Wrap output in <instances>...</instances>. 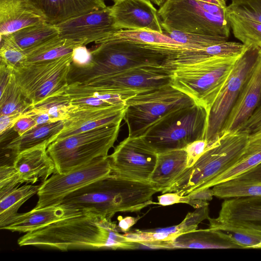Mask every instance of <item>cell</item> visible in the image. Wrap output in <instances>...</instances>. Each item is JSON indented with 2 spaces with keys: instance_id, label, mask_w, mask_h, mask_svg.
<instances>
[{
  "instance_id": "obj_1",
  "label": "cell",
  "mask_w": 261,
  "mask_h": 261,
  "mask_svg": "<svg viewBox=\"0 0 261 261\" xmlns=\"http://www.w3.org/2000/svg\"><path fill=\"white\" fill-rule=\"evenodd\" d=\"M111 218L94 212L83 213L25 233L18 239L20 246L71 249H135L140 244L130 241Z\"/></svg>"
},
{
  "instance_id": "obj_2",
  "label": "cell",
  "mask_w": 261,
  "mask_h": 261,
  "mask_svg": "<svg viewBox=\"0 0 261 261\" xmlns=\"http://www.w3.org/2000/svg\"><path fill=\"white\" fill-rule=\"evenodd\" d=\"M157 192L150 183L111 174L71 193L61 203L112 219L118 212H139L156 203L152 199Z\"/></svg>"
},
{
  "instance_id": "obj_3",
  "label": "cell",
  "mask_w": 261,
  "mask_h": 261,
  "mask_svg": "<svg viewBox=\"0 0 261 261\" xmlns=\"http://www.w3.org/2000/svg\"><path fill=\"white\" fill-rule=\"evenodd\" d=\"M91 50L92 61L84 68L71 64L68 84H87L102 76L129 68L153 64H163L177 51L136 43L112 40L97 44Z\"/></svg>"
},
{
  "instance_id": "obj_4",
  "label": "cell",
  "mask_w": 261,
  "mask_h": 261,
  "mask_svg": "<svg viewBox=\"0 0 261 261\" xmlns=\"http://www.w3.org/2000/svg\"><path fill=\"white\" fill-rule=\"evenodd\" d=\"M248 137L246 133L238 130L221 134L162 193L176 192L185 196L211 188L213 181L238 161Z\"/></svg>"
},
{
  "instance_id": "obj_5",
  "label": "cell",
  "mask_w": 261,
  "mask_h": 261,
  "mask_svg": "<svg viewBox=\"0 0 261 261\" xmlns=\"http://www.w3.org/2000/svg\"><path fill=\"white\" fill-rule=\"evenodd\" d=\"M240 57L215 56L187 64L165 62L170 84L204 109H211Z\"/></svg>"
},
{
  "instance_id": "obj_6",
  "label": "cell",
  "mask_w": 261,
  "mask_h": 261,
  "mask_svg": "<svg viewBox=\"0 0 261 261\" xmlns=\"http://www.w3.org/2000/svg\"><path fill=\"white\" fill-rule=\"evenodd\" d=\"M158 12L162 26L226 39L229 36L226 0H166Z\"/></svg>"
},
{
  "instance_id": "obj_7",
  "label": "cell",
  "mask_w": 261,
  "mask_h": 261,
  "mask_svg": "<svg viewBox=\"0 0 261 261\" xmlns=\"http://www.w3.org/2000/svg\"><path fill=\"white\" fill-rule=\"evenodd\" d=\"M122 121L113 123L53 142L47 151L56 172L64 174L108 155L117 139Z\"/></svg>"
},
{
  "instance_id": "obj_8",
  "label": "cell",
  "mask_w": 261,
  "mask_h": 261,
  "mask_svg": "<svg viewBox=\"0 0 261 261\" xmlns=\"http://www.w3.org/2000/svg\"><path fill=\"white\" fill-rule=\"evenodd\" d=\"M207 121L205 110L194 103L167 113L142 136L157 153L185 148L196 140L204 139Z\"/></svg>"
},
{
  "instance_id": "obj_9",
  "label": "cell",
  "mask_w": 261,
  "mask_h": 261,
  "mask_svg": "<svg viewBox=\"0 0 261 261\" xmlns=\"http://www.w3.org/2000/svg\"><path fill=\"white\" fill-rule=\"evenodd\" d=\"M194 101L169 83L138 92L126 103L124 119L129 136H142L158 119Z\"/></svg>"
},
{
  "instance_id": "obj_10",
  "label": "cell",
  "mask_w": 261,
  "mask_h": 261,
  "mask_svg": "<svg viewBox=\"0 0 261 261\" xmlns=\"http://www.w3.org/2000/svg\"><path fill=\"white\" fill-rule=\"evenodd\" d=\"M72 61V53L49 60L27 62L13 72L31 106L65 92Z\"/></svg>"
},
{
  "instance_id": "obj_11",
  "label": "cell",
  "mask_w": 261,
  "mask_h": 261,
  "mask_svg": "<svg viewBox=\"0 0 261 261\" xmlns=\"http://www.w3.org/2000/svg\"><path fill=\"white\" fill-rule=\"evenodd\" d=\"M261 47L247 46L238 59L208 116L204 139L210 146L220 136L224 123L234 106L246 80L258 56Z\"/></svg>"
},
{
  "instance_id": "obj_12",
  "label": "cell",
  "mask_w": 261,
  "mask_h": 261,
  "mask_svg": "<svg viewBox=\"0 0 261 261\" xmlns=\"http://www.w3.org/2000/svg\"><path fill=\"white\" fill-rule=\"evenodd\" d=\"M111 174L109 155L64 174L56 172L40 184L37 194L38 200L34 208L59 204L71 193Z\"/></svg>"
},
{
  "instance_id": "obj_13",
  "label": "cell",
  "mask_w": 261,
  "mask_h": 261,
  "mask_svg": "<svg viewBox=\"0 0 261 261\" xmlns=\"http://www.w3.org/2000/svg\"><path fill=\"white\" fill-rule=\"evenodd\" d=\"M157 156V152L142 136H128L109 155L112 174L150 183Z\"/></svg>"
},
{
  "instance_id": "obj_14",
  "label": "cell",
  "mask_w": 261,
  "mask_h": 261,
  "mask_svg": "<svg viewBox=\"0 0 261 261\" xmlns=\"http://www.w3.org/2000/svg\"><path fill=\"white\" fill-rule=\"evenodd\" d=\"M56 25L59 37L84 45L92 42L99 44L118 30L110 6L72 17Z\"/></svg>"
},
{
  "instance_id": "obj_15",
  "label": "cell",
  "mask_w": 261,
  "mask_h": 261,
  "mask_svg": "<svg viewBox=\"0 0 261 261\" xmlns=\"http://www.w3.org/2000/svg\"><path fill=\"white\" fill-rule=\"evenodd\" d=\"M168 67L163 64L144 65L102 76L86 84L142 91L170 84Z\"/></svg>"
},
{
  "instance_id": "obj_16",
  "label": "cell",
  "mask_w": 261,
  "mask_h": 261,
  "mask_svg": "<svg viewBox=\"0 0 261 261\" xmlns=\"http://www.w3.org/2000/svg\"><path fill=\"white\" fill-rule=\"evenodd\" d=\"M125 106L126 105L104 107L74 106L68 117L63 120V128L51 140L49 144L80 133L122 121Z\"/></svg>"
},
{
  "instance_id": "obj_17",
  "label": "cell",
  "mask_w": 261,
  "mask_h": 261,
  "mask_svg": "<svg viewBox=\"0 0 261 261\" xmlns=\"http://www.w3.org/2000/svg\"><path fill=\"white\" fill-rule=\"evenodd\" d=\"M110 7L118 30L145 29L163 33L158 10L151 0H122Z\"/></svg>"
},
{
  "instance_id": "obj_18",
  "label": "cell",
  "mask_w": 261,
  "mask_h": 261,
  "mask_svg": "<svg viewBox=\"0 0 261 261\" xmlns=\"http://www.w3.org/2000/svg\"><path fill=\"white\" fill-rule=\"evenodd\" d=\"M207 220L209 227L224 224L261 234V196L225 199L218 217Z\"/></svg>"
},
{
  "instance_id": "obj_19",
  "label": "cell",
  "mask_w": 261,
  "mask_h": 261,
  "mask_svg": "<svg viewBox=\"0 0 261 261\" xmlns=\"http://www.w3.org/2000/svg\"><path fill=\"white\" fill-rule=\"evenodd\" d=\"M261 97V49L220 135L237 130L249 117Z\"/></svg>"
},
{
  "instance_id": "obj_20",
  "label": "cell",
  "mask_w": 261,
  "mask_h": 261,
  "mask_svg": "<svg viewBox=\"0 0 261 261\" xmlns=\"http://www.w3.org/2000/svg\"><path fill=\"white\" fill-rule=\"evenodd\" d=\"M84 212L61 203L40 208H33L27 213H18L7 225L1 229L25 233Z\"/></svg>"
},
{
  "instance_id": "obj_21",
  "label": "cell",
  "mask_w": 261,
  "mask_h": 261,
  "mask_svg": "<svg viewBox=\"0 0 261 261\" xmlns=\"http://www.w3.org/2000/svg\"><path fill=\"white\" fill-rule=\"evenodd\" d=\"M46 143L25 150L16 154L13 165L23 182H42L56 173L54 161L47 151Z\"/></svg>"
},
{
  "instance_id": "obj_22",
  "label": "cell",
  "mask_w": 261,
  "mask_h": 261,
  "mask_svg": "<svg viewBox=\"0 0 261 261\" xmlns=\"http://www.w3.org/2000/svg\"><path fill=\"white\" fill-rule=\"evenodd\" d=\"M45 20L57 24L69 18L107 7L103 0H30Z\"/></svg>"
},
{
  "instance_id": "obj_23",
  "label": "cell",
  "mask_w": 261,
  "mask_h": 261,
  "mask_svg": "<svg viewBox=\"0 0 261 261\" xmlns=\"http://www.w3.org/2000/svg\"><path fill=\"white\" fill-rule=\"evenodd\" d=\"M44 21L30 0H0V35L10 34Z\"/></svg>"
},
{
  "instance_id": "obj_24",
  "label": "cell",
  "mask_w": 261,
  "mask_h": 261,
  "mask_svg": "<svg viewBox=\"0 0 261 261\" xmlns=\"http://www.w3.org/2000/svg\"><path fill=\"white\" fill-rule=\"evenodd\" d=\"M187 160L185 148L158 153L150 183L158 192L163 193L187 168Z\"/></svg>"
},
{
  "instance_id": "obj_25",
  "label": "cell",
  "mask_w": 261,
  "mask_h": 261,
  "mask_svg": "<svg viewBox=\"0 0 261 261\" xmlns=\"http://www.w3.org/2000/svg\"><path fill=\"white\" fill-rule=\"evenodd\" d=\"M170 248L242 249L225 233L211 228L180 234L171 242Z\"/></svg>"
},
{
  "instance_id": "obj_26",
  "label": "cell",
  "mask_w": 261,
  "mask_h": 261,
  "mask_svg": "<svg viewBox=\"0 0 261 261\" xmlns=\"http://www.w3.org/2000/svg\"><path fill=\"white\" fill-rule=\"evenodd\" d=\"M246 48L247 46L242 43L226 41L201 49L177 51L172 54L165 62L187 64L215 56L239 57Z\"/></svg>"
},
{
  "instance_id": "obj_27",
  "label": "cell",
  "mask_w": 261,
  "mask_h": 261,
  "mask_svg": "<svg viewBox=\"0 0 261 261\" xmlns=\"http://www.w3.org/2000/svg\"><path fill=\"white\" fill-rule=\"evenodd\" d=\"M112 40L129 41L174 51L189 49L164 33L149 30H119L105 38L99 43Z\"/></svg>"
},
{
  "instance_id": "obj_28",
  "label": "cell",
  "mask_w": 261,
  "mask_h": 261,
  "mask_svg": "<svg viewBox=\"0 0 261 261\" xmlns=\"http://www.w3.org/2000/svg\"><path fill=\"white\" fill-rule=\"evenodd\" d=\"M74 107L68 96L63 93L30 106L23 114L32 117L39 125L64 120Z\"/></svg>"
},
{
  "instance_id": "obj_29",
  "label": "cell",
  "mask_w": 261,
  "mask_h": 261,
  "mask_svg": "<svg viewBox=\"0 0 261 261\" xmlns=\"http://www.w3.org/2000/svg\"><path fill=\"white\" fill-rule=\"evenodd\" d=\"M63 127V121L39 124L21 136L13 138L6 145L15 155L20 152L43 143L47 146L51 140Z\"/></svg>"
},
{
  "instance_id": "obj_30",
  "label": "cell",
  "mask_w": 261,
  "mask_h": 261,
  "mask_svg": "<svg viewBox=\"0 0 261 261\" xmlns=\"http://www.w3.org/2000/svg\"><path fill=\"white\" fill-rule=\"evenodd\" d=\"M261 163V133L248 135L244 148L237 163L216 178L214 186L232 179Z\"/></svg>"
},
{
  "instance_id": "obj_31",
  "label": "cell",
  "mask_w": 261,
  "mask_h": 261,
  "mask_svg": "<svg viewBox=\"0 0 261 261\" xmlns=\"http://www.w3.org/2000/svg\"><path fill=\"white\" fill-rule=\"evenodd\" d=\"M8 35L25 53L59 36L56 25L45 21L23 28Z\"/></svg>"
},
{
  "instance_id": "obj_32",
  "label": "cell",
  "mask_w": 261,
  "mask_h": 261,
  "mask_svg": "<svg viewBox=\"0 0 261 261\" xmlns=\"http://www.w3.org/2000/svg\"><path fill=\"white\" fill-rule=\"evenodd\" d=\"M40 185L25 184L0 198V228L7 225L17 214L21 205L37 194Z\"/></svg>"
},
{
  "instance_id": "obj_33",
  "label": "cell",
  "mask_w": 261,
  "mask_h": 261,
  "mask_svg": "<svg viewBox=\"0 0 261 261\" xmlns=\"http://www.w3.org/2000/svg\"><path fill=\"white\" fill-rule=\"evenodd\" d=\"M83 44L59 36L49 40L27 51V62H37L58 58L71 54L73 49Z\"/></svg>"
},
{
  "instance_id": "obj_34",
  "label": "cell",
  "mask_w": 261,
  "mask_h": 261,
  "mask_svg": "<svg viewBox=\"0 0 261 261\" xmlns=\"http://www.w3.org/2000/svg\"><path fill=\"white\" fill-rule=\"evenodd\" d=\"M234 36L246 46L261 44V23L228 12Z\"/></svg>"
},
{
  "instance_id": "obj_35",
  "label": "cell",
  "mask_w": 261,
  "mask_h": 261,
  "mask_svg": "<svg viewBox=\"0 0 261 261\" xmlns=\"http://www.w3.org/2000/svg\"><path fill=\"white\" fill-rule=\"evenodd\" d=\"M30 106L18 86L13 73L5 88L1 92L0 115L24 113Z\"/></svg>"
},
{
  "instance_id": "obj_36",
  "label": "cell",
  "mask_w": 261,
  "mask_h": 261,
  "mask_svg": "<svg viewBox=\"0 0 261 261\" xmlns=\"http://www.w3.org/2000/svg\"><path fill=\"white\" fill-rule=\"evenodd\" d=\"M124 235L130 241L156 248H170L171 242L179 236L177 233L165 231L162 229L128 231Z\"/></svg>"
},
{
  "instance_id": "obj_37",
  "label": "cell",
  "mask_w": 261,
  "mask_h": 261,
  "mask_svg": "<svg viewBox=\"0 0 261 261\" xmlns=\"http://www.w3.org/2000/svg\"><path fill=\"white\" fill-rule=\"evenodd\" d=\"M163 33L175 41L183 44L189 49L205 48L227 41L223 37L199 34L186 33L162 26Z\"/></svg>"
},
{
  "instance_id": "obj_38",
  "label": "cell",
  "mask_w": 261,
  "mask_h": 261,
  "mask_svg": "<svg viewBox=\"0 0 261 261\" xmlns=\"http://www.w3.org/2000/svg\"><path fill=\"white\" fill-rule=\"evenodd\" d=\"M215 196L222 199L261 196V183H240L227 180L213 187Z\"/></svg>"
},
{
  "instance_id": "obj_39",
  "label": "cell",
  "mask_w": 261,
  "mask_h": 261,
  "mask_svg": "<svg viewBox=\"0 0 261 261\" xmlns=\"http://www.w3.org/2000/svg\"><path fill=\"white\" fill-rule=\"evenodd\" d=\"M1 63L13 72L27 61L26 53L10 38L9 35H0Z\"/></svg>"
},
{
  "instance_id": "obj_40",
  "label": "cell",
  "mask_w": 261,
  "mask_h": 261,
  "mask_svg": "<svg viewBox=\"0 0 261 261\" xmlns=\"http://www.w3.org/2000/svg\"><path fill=\"white\" fill-rule=\"evenodd\" d=\"M209 228L222 231L242 249H261V234L254 231L224 224L216 225Z\"/></svg>"
},
{
  "instance_id": "obj_41",
  "label": "cell",
  "mask_w": 261,
  "mask_h": 261,
  "mask_svg": "<svg viewBox=\"0 0 261 261\" xmlns=\"http://www.w3.org/2000/svg\"><path fill=\"white\" fill-rule=\"evenodd\" d=\"M228 12L261 23V0H244L232 2Z\"/></svg>"
},
{
  "instance_id": "obj_42",
  "label": "cell",
  "mask_w": 261,
  "mask_h": 261,
  "mask_svg": "<svg viewBox=\"0 0 261 261\" xmlns=\"http://www.w3.org/2000/svg\"><path fill=\"white\" fill-rule=\"evenodd\" d=\"M23 183L14 166L7 164L0 167V198L3 197Z\"/></svg>"
},
{
  "instance_id": "obj_43",
  "label": "cell",
  "mask_w": 261,
  "mask_h": 261,
  "mask_svg": "<svg viewBox=\"0 0 261 261\" xmlns=\"http://www.w3.org/2000/svg\"><path fill=\"white\" fill-rule=\"evenodd\" d=\"M208 207L205 205L196 208L192 213H189L183 221L176 225L180 234L196 230L198 224L209 218Z\"/></svg>"
},
{
  "instance_id": "obj_44",
  "label": "cell",
  "mask_w": 261,
  "mask_h": 261,
  "mask_svg": "<svg viewBox=\"0 0 261 261\" xmlns=\"http://www.w3.org/2000/svg\"><path fill=\"white\" fill-rule=\"evenodd\" d=\"M237 130L248 135L261 133V97L251 115Z\"/></svg>"
},
{
  "instance_id": "obj_45",
  "label": "cell",
  "mask_w": 261,
  "mask_h": 261,
  "mask_svg": "<svg viewBox=\"0 0 261 261\" xmlns=\"http://www.w3.org/2000/svg\"><path fill=\"white\" fill-rule=\"evenodd\" d=\"M208 147V143L205 139L197 140L189 144L185 148L188 158L187 168L192 166Z\"/></svg>"
},
{
  "instance_id": "obj_46",
  "label": "cell",
  "mask_w": 261,
  "mask_h": 261,
  "mask_svg": "<svg viewBox=\"0 0 261 261\" xmlns=\"http://www.w3.org/2000/svg\"><path fill=\"white\" fill-rule=\"evenodd\" d=\"M92 54L86 45H83L75 47L72 52V61L71 64L75 67L84 68L91 63Z\"/></svg>"
},
{
  "instance_id": "obj_47",
  "label": "cell",
  "mask_w": 261,
  "mask_h": 261,
  "mask_svg": "<svg viewBox=\"0 0 261 261\" xmlns=\"http://www.w3.org/2000/svg\"><path fill=\"white\" fill-rule=\"evenodd\" d=\"M158 197L157 204L163 206L170 205L178 203L188 204L189 197L188 195L182 196L176 192H166Z\"/></svg>"
},
{
  "instance_id": "obj_48",
  "label": "cell",
  "mask_w": 261,
  "mask_h": 261,
  "mask_svg": "<svg viewBox=\"0 0 261 261\" xmlns=\"http://www.w3.org/2000/svg\"><path fill=\"white\" fill-rule=\"evenodd\" d=\"M37 125L35 120L32 117L22 114L12 129L17 133L18 136H21Z\"/></svg>"
},
{
  "instance_id": "obj_49",
  "label": "cell",
  "mask_w": 261,
  "mask_h": 261,
  "mask_svg": "<svg viewBox=\"0 0 261 261\" xmlns=\"http://www.w3.org/2000/svg\"><path fill=\"white\" fill-rule=\"evenodd\" d=\"M23 113L17 112L10 114L0 115V135H4L7 132L13 128L17 121Z\"/></svg>"
},
{
  "instance_id": "obj_50",
  "label": "cell",
  "mask_w": 261,
  "mask_h": 261,
  "mask_svg": "<svg viewBox=\"0 0 261 261\" xmlns=\"http://www.w3.org/2000/svg\"><path fill=\"white\" fill-rule=\"evenodd\" d=\"M190 198L205 201L212 200L214 192L212 189L205 188L187 195Z\"/></svg>"
},
{
  "instance_id": "obj_51",
  "label": "cell",
  "mask_w": 261,
  "mask_h": 261,
  "mask_svg": "<svg viewBox=\"0 0 261 261\" xmlns=\"http://www.w3.org/2000/svg\"><path fill=\"white\" fill-rule=\"evenodd\" d=\"M140 218V217L127 216L124 218L119 217L118 226L121 231L126 232L129 231L130 227L134 225Z\"/></svg>"
},
{
  "instance_id": "obj_52",
  "label": "cell",
  "mask_w": 261,
  "mask_h": 261,
  "mask_svg": "<svg viewBox=\"0 0 261 261\" xmlns=\"http://www.w3.org/2000/svg\"><path fill=\"white\" fill-rule=\"evenodd\" d=\"M251 173L253 180L255 182L261 183V163L253 167Z\"/></svg>"
},
{
  "instance_id": "obj_53",
  "label": "cell",
  "mask_w": 261,
  "mask_h": 261,
  "mask_svg": "<svg viewBox=\"0 0 261 261\" xmlns=\"http://www.w3.org/2000/svg\"><path fill=\"white\" fill-rule=\"evenodd\" d=\"M166 0H151L153 4L157 5L159 7L162 6Z\"/></svg>"
},
{
  "instance_id": "obj_54",
  "label": "cell",
  "mask_w": 261,
  "mask_h": 261,
  "mask_svg": "<svg viewBox=\"0 0 261 261\" xmlns=\"http://www.w3.org/2000/svg\"><path fill=\"white\" fill-rule=\"evenodd\" d=\"M241 1H244V0H231L232 2H236Z\"/></svg>"
},
{
  "instance_id": "obj_55",
  "label": "cell",
  "mask_w": 261,
  "mask_h": 261,
  "mask_svg": "<svg viewBox=\"0 0 261 261\" xmlns=\"http://www.w3.org/2000/svg\"><path fill=\"white\" fill-rule=\"evenodd\" d=\"M112 1H113L114 3H116V2H119V1H121L122 0H112Z\"/></svg>"
},
{
  "instance_id": "obj_56",
  "label": "cell",
  "mask_w": 261,
  "mask_h": 261,
  "mask_svg": "<svg viewBox=\"0 0 261 261\" xmlns=\"http://www.w3.org/2000/svg\"><path fill=\"white\" fill-rule=\"evenodd\" d=\"M259 46H260L261 47V44Z\"/></svg>"
}]
</instances>
